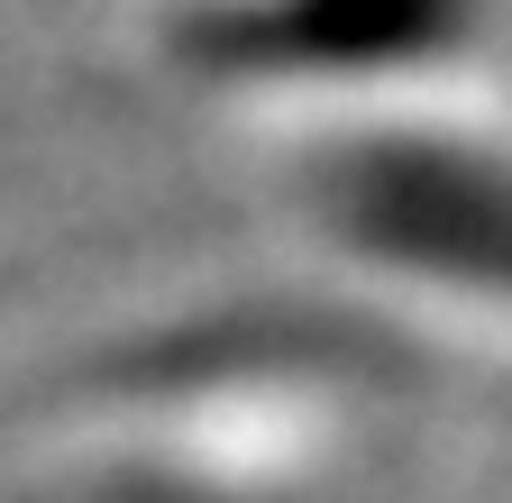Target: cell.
Listing matches in <instances>:
<instances>
[{"mask_svg": "<svg viewBox=\"0 0 512 503\" xmlns=\"http://www.w3.org/2000/svg\"><path fill=\"white\" fill-rule=\"evenodd\" d=\"M293 202L357 275L512 330V138L467 119H357L302 156Z\"/></svg>", "mask_w": 512, "mask_h": 503, "instance_id": "1", "label": "cell"}, {"mask_svg": "<svg viewBox=\"0 0 512 503\" xmlns=\"http://www.w3.org/2000/svg\"><path fill=\"white\" fill-rule=\"evenodd\" d=\"M485 0H165V55L211 83L384 92L458 65Z\"/></svg>", "mask_w": 512, "mask_h": 503, "instance_id": "2", "label": "cell"}]
</instances>
